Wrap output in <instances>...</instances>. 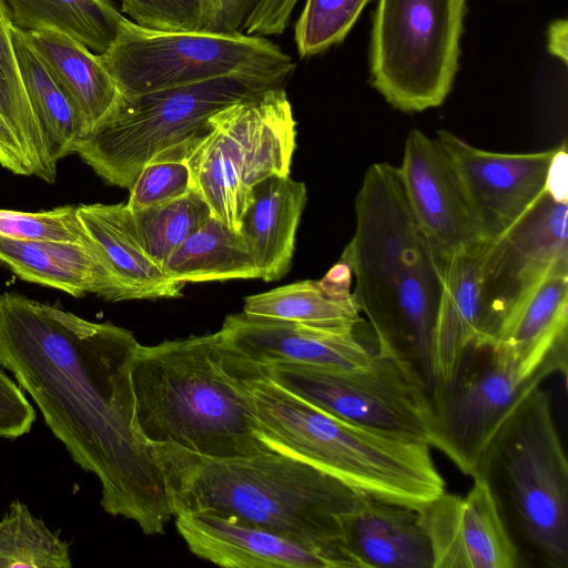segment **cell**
Listing matches in <instances>:
<instances>
[{"label":"cell","mask_w":568,"mask_h":568,"mask_svg":"<svg viewBox=\"0 0 568 568\" xmlns=\"http://www.w3.org/2000/svg\"><path fill=\"white\" fill-rule=\"evenodd\" d=\"M487 245L449 258L433 335L432 393L452 382L464 352L480 333L481 264Z\"/></svg>","instance_id":"cb8c5ba5"},{"label":"cell","mask_w":568,"mask_h":568,"mask_svg":"<svg viewBox=\"0 0 568 568\" xmlns=\"http://www.w3.org/2000/svg\"><path fill=\"white\" fill-rule=\"evenodd\" d=\"M138 240L161 268L164 261L211 216L203 197L192 190L175 200L131 211Z\"/></svg>","instance_id":"1f68e13d"},{"label":"cell","mask_w":568,"mask_h":568,"mask_svg":"<svg viewBox=\"0 0 568 568\" xmlns=\"http://www.w3.org/2000/svg\"><path fill=\"white\" fill-rule=\"evenodd\" d=\"M36 420V410L17 385L0 368V437L16 439L28 434Z\"/></svg>","instance_id":"8d00e7d4"},{"label":"cell","mask_w":568,"mask_h":568,"mask_svg":"<svg viewBox=\"0 0 568 568\" xmlns=\"http://www.w3.org/2000/svg\"><path fill=\"white\" fill-rule=\"evenodd\" d=\"M254 0H200L197 31L234 34L243 24Z\"/></svg>","instance_id":"74e56055"},{"label":"cell","mask_w":568,"mask_h":568,"mask_svg":"<svg viewBox=\"0 0 568 568\" xmlns=\"http://www.w3.org/2000/svg\"><path fill=\"white\" fill-rule=\"evenodd\" d=\"M220 331L232 349L261 366L357 368L369 364L375 353L359 339L356 327L321 328L240 313L226 316Z\"/></svg>","instance_id":"ac0fdd59"},{"label":"cell","mask_w":568,"mask_h":568,"mask_svg":"<svg viewBox=\"0 0 568 568\" xmlns=\"http://www.w3.org/2000/svg\"><path fill=\"white\" fill-rule=\"evenodd\" d=\"M0 236L33 242L83 243L89 236L74 205L39 212L0 209Z\"/></svg>","instance_id":"836d02e7"},{"label":"cell","mask_w":568,"mask_h":568,"mask_svg":"<svg viewBox=\"0 0 568 568\" xmlns=\"http://www.w3.org/2000/svg\"><path fill=\"white\" fill-rule=\"evenodd\" d=\"M12 22L4 0H0V115L31 160L34 176L53 183L57 164L50 158L38 120L26 94L12 43Z\"/></svg>","instance_id":"f546056e"},{"label":"cell","mask_w":568,"mask_h":568,"mask_svg":"<svg viewBox=\"0 0 568 568\" xmlns=\"http://www.w3.org/2000/svg\"><path fill=\"white\" fill-rule=\"evenodd\" d=\"M567 173H568V154L567 144L564 141L557 146L551 160L546 182V192L556 201L567 203Z\"/></svg>","instance_id":"60d3db41"},{"label":"cell","mask_w":568,"mask_h":568,"mask_svg":"<svg viewBox=\"0 0 568 568\" xmlns=\"http://www.w3.org/2000/svg\"><path fill=\"white\" fill-rule=\"evenodd\" d=\"M19 74L54 164L75 153L87 135L84 122L69 97L44 65L27 33L12 24Z\"/></svg>","instance_id":"484cf974"},{"label":"cell","mask_w":568,"mask_h":568,"mask_svg":"<svg viewBox=\"0 0 568 568\" xmlns=\"http://www.w3.org/2000/svg\"><path fill=\"white\" fill-rule=\"evenodd\" d=\"M433 568H517L521 557L496 498L481 477L465 495L444 491L417 508Z\"/></svg>","instance_id":"9a60e30c"},{"label":"cell","mask_w":568,"mask_h":568,"mask_svg":"<svg viewBox=\"0 0 568 568\" xmlns=\"http://www.w3.org/2000/svg\"><path fill=\"white\" fill-rule=\"evenodd\" d=\"M410 207L425 233L449 258L487 242L440 142L418 129L405 141L398 168Z\"/></svg>","instance_id":"e0dca14e"},{"label":"cell","mask_w":568,"mask_h":568,"mask_svg":"<svg viewBox=\"0 0 568 568\" xmlns=\"http://www.w3.org/2000/svg\"><path fill=\"white\" fill-rule=\"evenodd\" d=\"M138 26L155 31H197L200 0H121Z\"/></svg>","instance_id":"d590c367"},{"label":"cell","mask_w":568,"mask_h":568,"mask_svg":"<svg viewBox=\"0 0 568 568\" xmlns=\"http://www.w3.org/2000/svg\"><path fill=\"white\" fill-rule=\"evenodd\" d=\"M568 205L547 192L506 234L488 243L481 264V329L488 337L544 277L568 268Z\"/></svg>","instance_id":"4fadbf2b"},{"label":"cell","mask_w":568,"mask_h":568,"mask_svg":"<svg viewBox=\"0 0 568 568\" xmlns=\"http://www.w3.org/2000/svg\"><path fill=\"white\" fill-rule=\"evenodd\" d=\"M12 24L24 31L52 29L104 53L126 18L109 0H4Z\"/></svg>","instance_id":"83f0119b"},{"label":"cell","mask_w":568,"mask_h":568,"mask_svg":"<svg viewBox=\"0 0 568 568\" xmlns=\"http://www.w3.org/2000/svg\"><path fill=\"white\" fill-rule=\"evenodd\" d=\"M342 545L357 568H433L417 508L364 494L344 519Z\"/></svg>","instance_id":"d6986e66"},{"label":"cell","mask_w":568,"mask_h":568,"mask_svg":"<svg viewBox=\"0 0 568 568\" xmlns=\"http://www.w3.org/2000/svg\"><path fill=\"white\" fill-rule=\"evenodd\" d=\"M179 534L199 558L227 568H357L342 546L308 544L210 511L175 515Z\"/></svg>","instance_id":"2e32d148"},{"label":"cell","mask_w":568,"mask_h":568,"mask_svg":"<svg viewBox=\"0 0 568 568\" xmlns=\"http://www.w3.org/2000/svg\"><path fill=\"white\" fill-rule=\"evenodd\" d=\"M266 376L332 415L429 444L430 390L410 364L389 352L376 348L369 364L357 368L277 364L266 366Z\"/></svg>","instance_id":"7c38bea8"},{"label":"cell","mask_w":568,"mask_h":568,"mask_svg":"<svg viewBox=\"0 0 568 568\" xmlns=\"http://www.w3.org/2000/svg\"><path fill=\"white\" fill-rule=\"evenodd\" d=\"M356 230L341 260L377 348L410 364L433 389V335L449 257L419 225L399 170L372 164L355 201Z\"/></svg>","instance_id":"7a4b0ae2"},{"label":"cell","mask_w":568,"mask_h":568,"mask_svg":"<svg viewBox=\"0 0 568 568\" xmlns=\"http://www.w3.org/2000/svg\"><path fill=\"white\" fill-rule=\"evenodd\" d=\"M264 367L232 349L221 331L140 345L131 372L138 427L152 445L205 457L273 452L258 436L252 394Z\"/></svg>","instance_id":"3957f363"},{"label":"cell","mask_w":568,"mask_h":568,"mask_svg":"<svg viewBox=\"0 0 568 568\" xmlns=\"http://www.w3.org/2000/svg\"><path fill=\"white\" fill-rule=\"evenodd\" d=\"M124 98L221 78L282 87L295 64L265 37L202 31H155L128 18L98 54Z\"/></svg>","instance_id":"9c48e42d"},{"label":"cell","mask_w":568,"mask_h":568,"mask_svg":"<svg viewBox=\"0 0 568 568\" xmlns=\"http://www.w3.org/2000/svg\"><path fill=\"white\" fill-rule=\"evenodd\" d=\"M351 285L352 273L339 261L320 281L304 280L247 296L243 313L312 327H357L362 312Z\"/></svg>","instance_id":"d4e9b609"},{"label":"cell","mask_w":568,"mask_h":568,"mask_svg":"<svg viewBox=\"0 0 568 568\" xmlns=\"http://www.w3.org/2000/svg\"><path fill=\"white\" fill-rule=\"evenodd\" d=\"M257 0H254V3L256 2Z\"/></svg>","instance_id":"7bdbcfd3"},{"label":"cell","mask_w":568,"mask_h":568,"mask_svg":"<svg viewBox=\"0 0 568 568\" xmlns=\"http://www.w3.org/2000/svg\"><path fill=\"white\" fill-rule=\"evenodd\" d=\"M252 394L258 436L272 450L387 503L418 508L446 491L428 443L324 412L271 381L266 367Z\"/></svg>","instance_id":"5b68a950"},{"label":"cell","mask_w":568,"mask_h":568,"mask_svg":"<svg viewBox=\"0 0 568 568\" xmlns=\"http://www.w3.org/2000/svg\"><path fill=\"white\" fill-rule=\"evenodd\" d=\"M210 123L186 158L192 186L212 216L239 232L253 187L290 175L296 122L285 90L272 87L227 105Z\"/></svg>","instance_id":"ba28073f"},{"label":"cell","mask_w":568,"mask_h":568,"mask_svg":"<svg viewBox=\"0 0 568 568\" xmlns=\"http://www.w3.org/2000/svg\"><path fill=\"white\" fill-rule=\"evenodd\" d=\"M306 201L305 184L290 175L270 176L253 187L239 233L263 281L280 280L288 272Z\"/></svg>","instance_id":"7402d4cb"},{"label":"cell","mask_w":568,"mask_h":568,"mask_svg":"<svg viewBox=\"0 0 568 568\" xmlns=\"http://www.w3.org/2000/svg\"><path fill=\"white\" fill-rule=\"evenodd\" d=\"M141 344L111 322L0 295V366L37 404L73 462L101 484V506L163 534L173 517L155 447L135 418L132 365Z\"/></svg>","instance_id":"6da1fadb"},{"label":"cell","mask_w":568,"mask_h":568,"mask_svg":"<svg viewBox=\"0 0 568 568\" xmlns=\"http://www.w3.org/2000/svg\"><path fill=\"white\" fill-rule=\"evenodd\" d=\"M547 49L549 53L561 60L564 64L568 61V21L558 19L551 22L547 32Z\"/></svg>","instance_id":"b9f144b4"},{"label":"cell","mask_w":568,"mask_h":568,"mask_svg":"<svg viewBox=\"0 0 568 568\" xmlns=\"http://www.w3.org/2000/svg\"><path fill=\"white\" fill-rule=\"evenodd\" d=\"M436 139L446 150L489 243L514 227L546 192L557 146L535 153H497L479 150L446 130H439Z\"/></svg>","instance_id":"5bb4252c"},{"label":"cell","mask_w":568,"mask_h":568,"mask_svg":"<svg viewBox=\"0 0 568 568\" xmlns=\"http://www.w3.org/2000/svg\"><path fill=\"white\" fill-rule=\"evenodd\" d=\"M0 165L17 175L32 176L36 174L31 160L1 115Z\"/></svg>","instance_id":"ab89813d"},{"label":"cell","mask_w":568,"mask_h":568,"mask_svg":"<svg viewBox=\"0 0 568 568\" xmlns=\"http://www.w3.org/2000/svg\"><path fill=\"white\" fill-rule=\"evenodd\" d=\"M192 190L185 159L158 156L141 170L129 189L125 204L130 211H136L175 200Z\"/></svg>","instance_id":"e575fe53"},{"label":"cell","mask_w":568,"mask_h":568,"mask_svg":"<svg viewBox=\"0 0 568 568\" xmlns=\"http://www.w3.org/2000/svg\"><path fill=\"white\" fill-rule=\"evenodd\" d=\"M369 0H306L294 39L302 58L342 42Z\"/></svg>","instance_id":"d6a6232c"},{"label":"cell","mask_w":568,"mask_h":568,"mask_svg":"<svg viewBox=\"0 0 568 568\" xmlns=\"http://www.w3.org/2000/svg\"><path fill=\"white\" fill-rule=\"evenodd\" d=\"M173 516L210 511L308 544L342 546L361 493L295 457L268 452L214 458L154 445Z\"/></svg>","instance_id":"277c9868"},{"label":"cell","mask_w":568,"mask_h":568,"mask_svg":"<svg viewBox=\"0 0 568 568\" xmlns=\"http://www.w3.org/2000/svg\"><path fill=\"white\" fill-rule=\"evenodd\" d=\"M298 1L257 0L248 14V23L262 33L268 36L282 34L286 30Z\"/></svg>","instance_id":"f35d334b"},{"label":"cell","mask_w":568,"mask_h":568,"mask_svg":"<svg viewBox=\"0 0 568 568\" xmlns=\"http://www.w3.org/2000/svg\"><path fill=\"white\" fill-rule=\"evenodd\" d=\"M0 263L23 281L74 297L94 294L111 302L126 296L92 242L20 241L0 236Z\"/></svg>","instance_id":"ffe728a7"},{"label":"cell","mask_w":568,"mask_h":568,"mask_svg":"<svg viewBox=\"0 0 568 568\" xmlns=\"http://www.w3.org/2000/svg\"><path fill=\"white\" fill-rule=\"evenodd\" d=\"M466 0H378L372 27L373 87L395 109L439 106L458 70Z\"/></svg>","instance_id":"8fae6325"},{"label":"cell","mask_w":568,"mask_h":568,"mask_svg":"<svg viewBox=\"0 0 568 568\" xmlns=\"http://www.w3.org/2000/svg\"><path fill=\"white\" fill-rule=\"evenodd\" d=\"M568 331V268L551 272L500 320L489 342L527 354Z\"/></svg>","instance_id":"f1b7e54d"},{"label":"cell","mask_w":568,"mask_h":568,"mask_svg":"<svg viewBox=\"0 0 568 568\" xmlns=\"http://www.w3.org/2000/svg\"><path fill=\"white\" fill-rule=\"evenodd\" d=\"M567 374V334L521 354L474 341L452 382L434 390L429 444L471 478L508 418L555 373Z\"/></svg>","instance_id":"52a82bcc"},{"label":"cell","mask_w":568,"mask_h":568,"mask_svg":"<svg viewBox=\"0 0 568 568\" xmlns=\"http://www.w3.org/2000/svg\"><path fill=\"white\" fill-rule=\"evenodd\" d=\"M266 87L221 78L124 98L112 121L84 136L75 154L105 183L130 189L141 170L164 151L196 144L210 119Z\"/></svg>","instance_id":"30bf717a"},{"label":"cell","mask_w":568,"mask_h":568,"mask_svg":"<svg viewBox=\"0 0 568 568\" xmlns=\"http://www.w3.org/2000/svg\"><path fill=\"white\" fill-rule=\"evenodd\" d=\"M26 33L44 65L79 111L87 135L114 119L124 103V97L98 54L57 30L38 29Z\"/></svg>","instance_id":"603a6c76"},{"label":"cell","mask_w":568,"mask_h":568,"mask_svg":"<svg viewBox=\"0 0 568 568\" xmlns=\"http://www.w3.org/2000/svg\"><path fill=\"white\" fill-rule=\"evenodd\" d=\"M475 477L489 485L506 525L513 523L532 557L568 567V464L540 386L498 432Z\"/></svg>","instance_id":"8992f818"},{"label":"cell","mask_w":568,"mask_h":568,"mask_svg":"<svg viewBox=\"0 0 568 568\" xmlns=\"http://www.w3.org/2000/svg\"><path fill=\"white\" fill-rule=\"evenodd\" d=\"M78 214L126 300L174 298L183 284L172 281L142 248L126 204H81Z\"/></svg>","instance_id":"44dd1931"},{"label":"cell","mask_w":568,"mask_h":568,"mask_svg":"<svg viewBox=\"0 0 568 568\" xmlns=\"http://www.w3.org/2000/svg\"><path fill=\"white\" fill-rule=\"evenodd\" d=\"M174 282L201 283L260 278L241 234L211 216L162 264Z\"/></svg>","instance_id":"4316f807"},{"label":"cell","mask_w":568,"mask_h":568,"mask_svg":"<svg viewBox=\"0 0 568 568\" xmlns=\"http://www.w3.org/2000/svg\"><path fill=\"white\" fill-rule=\"evenodd\" d=\"M69 545L19 499L0 519V568H70Z\"/></svg>","instance_id":"4dcf8cb0"}]
</instances>
